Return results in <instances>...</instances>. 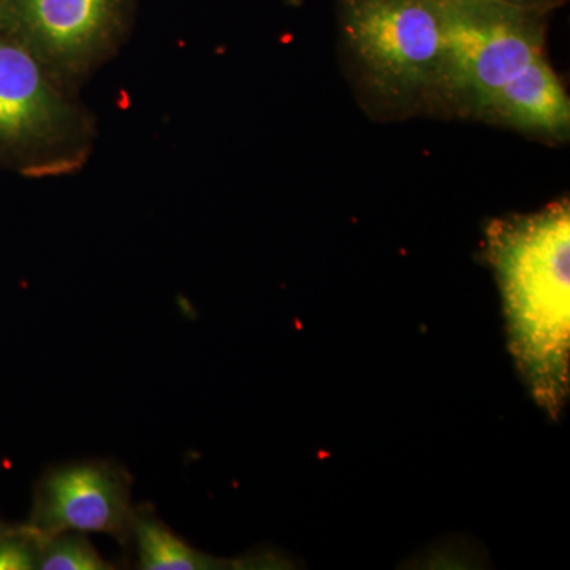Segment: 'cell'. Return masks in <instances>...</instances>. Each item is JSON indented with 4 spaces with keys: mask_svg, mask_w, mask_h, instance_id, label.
<instances>
[{
    "mask_svg": "<svg viewBox=\"0 0 570 570\" xmlns=\"http://www.w3.org/2000/svg\"><path fill=\"white\" fill-rule=\"evenodd\" d=\"M485 249L497 275L510 354L532 397L551 419L569 400L570 206L487 225Z\"/></svg>",
    "mask_w": 570,
    "mask_h": 570,
    "instance_id": "cell-1",
    "label": "cell"
},
{
    "mask_svg": "<svg viewBox=\"0 0 570 570\" xmlns=\"http://www.w3.org/2000/svg\"><path fill=\"white\" fill-rule=\"evenodd\" d=\"M362 91L379 111L431 110L442 61L439 0H336Z\"/></svg>",
    "mask_w": 570,
    "mask_h": 570,
    "instance_id": "cell-2",
    "label": "cell"
},
{
    "mask_svg": "<svg viewBox=\"0 0 570 570\" xmlns=\"http://www.w3.org/2000/svg\"><path fill=\"white\" fill-rule=\"evenodd\" d=\"M442 61L431 110L482 119L493 97L546 52L547 13L497 0H439Z\"/></svg>",
    "mask_w": 570,
    "mask_h": 570,
    "instance_id": "cell-3",
    "label": "cell"
},
{
    "mask_svg": "<svg viewBox=\"0 0 570 570\" xmlns=\"http://www.w3.org/2000/svg\"><path fill=\"white\" fill-rule=\"evenodd\" d=\"M89 138L61 82L20 40L0 28V146L32 156V170L66 168Z\"/></svg>",
    "mask_w": 570,
    "mask_h": 570,
    "instance_id": "cell-4",
    "label": "cell"
},
{
    "mask_svg": "<svg viewBox=\"0 0 570 570\" xmlns=\"http://www.w3.org/2000/svg\"><path fill=\"white\" fill-rule=\"evenodd\" d=\"M121 20L122 0H7L0 28L67 89L111 55Z\"/></svg>",
    "mask_w": 570,
    "mask_h": 570,
    "instance_id": "cell-5",
    "label": "cell"
},
{
    "mask_svg": "<svg viewBox=\"0 0 570 570\" xmlns=\"http://www.w3.org/2000/svg\"><path fill=\"white\" fill-rule=\"evenodd\" d=\"M132 478L110 461L52 468L40 479L29 528L37 538L59 532H105L130 543Z\"/></svg>",
    "mask_w": 570,
    "mask_h": 570,
    "instance_id": "cell-6",
    "label": "cell"
},
{
    "mask_svg": "<svg viewBox=\"0 0 570 570\" xmlns=\"http://www.w3.org/2000/svg\"><path fill=\"white\" fill-rule=\"evenodd\" d=\"M551 141H566L570 134V102L546 52L532 59L508 85L499 89L482 116Z\"/></svg>",
    "mask_w": 570,
    "mask_h": 570,
    "instance_id": "cell-7",
    "label": "cell"
},
{
    "mask_svg": "<svg viewBox=\"0 0 570 570\" xmlns=\"http://www.w3.org/2000/svg\"><path fill=\"white\" fill-rule=\"evenodd\" d=\"M130 542L137 551L138 569L142 570L246 569L247 564H258L257 560H220L194 549L146 508L134 509Z\"/></svg>",
    "mask_w": 570,
    "mask_h": 570,
    "instance_id": "cell-8",
    "label": "cell"
},
{
    "mask_svg": "<svg viewBox=\"0 0 570 570\" xmlns=\"http://www.w3.org/2000/svg\"><path fill=\"white\" fill-rule=\"evenodd\" d=\"M36 569L108 570L112 566L100 557L85 532L67 531L37 538Z\"/></svg>",
    "mask_w": 570,
    "mask_h": 570,
    "instance_id": "cell-9",
    "label": "cell"
},
{
    "mask_svg": "<svg viewBox=\"0 0 570 570\" xmlns=\"http://www.w3.org/2000/svg\"><path fill=\"white\" fill-rule=\"evenodd\" d=\"M37 535L29 528H0V570L36 569Z\"/></svg>",
    "mask_w": 570,
    "mask_h": 570,
    "instance_id": "cell-10",
    "label": "cell"
},
{
    "mask_svg": "<svg viewBox=\"0 0 570 570\" xmlns=\"http://www.w3.org/2000/svg\"><path fill=\"white\" fill-rule=\"evenodd\" d=\"M497 2L508 3V6L519 7V9L540 11L549 14L551 10L562 6L566 0H497Z\"/></svg>",
    "mask_w": 570,
    "mask_h": 570,
    "instance_id": "cell-11",
    "label": "cell"
},
{
    "mask_svg": "<svg viewBox=\"0 0 570 570\" xmlns=\"http://www.w3.org/2000/svg\"><path fill=\"white\" fill-rule=\"evenodd\" d=\"M0 528H2V524H0Z\"/></svg>",
    "mask_w": 570,
    "mask_h": 570,
    "instance_id": "cell-12",
    "label": "cell"
}]
</instances>
